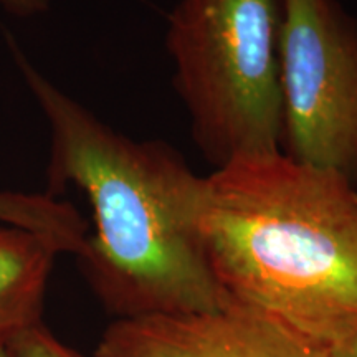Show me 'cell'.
I'll return each instance as SVG.
<instances>
[{"label":"cell","instance_id":"277c9868","mask_svg":"<svg viewBox=\"0 0 357 357\" xmlns=\"http://www.w3.org/2000/svg\"><path fill=\"white\" fill-rule=\"evenodd\" d=\"M281 154L357 189V17L337 0H283Z\"/></svg>","mask_w":357,"mask_h":357},{"label":"cell","instance_id":"3957f363","mask_svg":"<svg viewBox=\"0 0 357 357\" xmlns=\"http://www.w3.org/2000/svg\"><path fill=\"white\" fill-rule=\"evenodd\" d=\"M283 0H178L169 15L172 83L213 171L281 153Z\"/></svg>","mask_w":357,"mask_h":357},{"label":"cell","instance_id":"ba28073f","mask_svg":"<svg viewBox=\"0 0 357 357\" xmlns=\"http://www.w3.org/2000/svg\"><path fill=\"white\" fill-rule=\"evenodd\" d=\"M7 349L12 357H84L63 344L43 323L17 334Z\"/></svg>","mask_w":357,"mask_h":357},{"label":"cell","instance_id":"52a82bcc","mask_svg":"<svg viewBox=\"0 0 357 357\" xmlns=\"http://www.w3.org/2000/svg\"><path fill=\"white\" fill-rule=\"evenodd\" d=\"M0 223L37 231L55 242L63 253L79 255L89 225L73 204L53 195L0 190Z\"/></svg>","mask_w":357,"mask_h":357},{"label":"cell","instance_id":"8fae6325","mask_svg":"<svg viewBox=\"0 0 357 357\" xmlns=\"http://www.w3.org/2000/svg\"><path fill=\"white\" fill-rule=\"evenodd\" d=\"M0 357H12L10 352L7 349V346H0Z\"/></svg>","mask_w":357,"mask_h":357},{"label":"cell","instance_id":"30bf717a","mask_svg":"<svg viewBox=\"0 0 357 357\" xmlns=\"http://www.w3.org/2000/svg\"><path fill=\"white\" fill-rule=\"evenodd\" d=\"M323 357H357V333L352 334L349 339L334 347Z\"/></svg>","mask_w":357,"mask_h":357},{"label":"cell","instance_id":"8992f818","mask_svg":"<svg viewBox=\"0 0 357 357\" xmlns=\"http://www.w3.org/2000/svg\"><path fill=\"white\" fill-rule=\"evenodd\" d=\"M61 253L45 235L0 225V346L43 323L48 278Z\"/></svg>","mask_w":357,"mask_h":357},{"label":"cell","instance_id":"6da1fadb","mask_svg":"<svg viewBox=\"0 0 357 357\" xmlns=\"http://www.w3.org/2000/svg\"><path fill=\"white\" fill-rule=\"evenodd\" d=\"M7 40L50 129L47 194L73 185L91 205L95 231L77 260L98 301L116 319L225 310L200 234L205 177L166 141L114 131Z\"/></svg>","mask_w":357,"mask_h":357},{"label":"cell","instance_id":"5b68a950","mask_svg":"<svg viewBox=\"0 0 357 357\" xmlns=\"http://www.w3.org/2000/svg\"><path fill=\"white\" fill-rule=\"evenodd\" d=\"M95 357H323L275 324L236 307L114 319Z\"/></svg>","mask_w":357,"mask_h":357},{"label":"cell","instance_id":"9c48e42d","mask_svg":"<svg viewBox=\"0 0 357 357\" xmlns=\"http://www.w3.org/2000/svg\"><path fill=\"white\" fill-rule=\"evenodd\" d=\"M0 7L10 15L29 19L50 8V0H0Z\"/></svg>","mask_w":357,"mask_h":357},{"label":"cell","instance_id":"7a4b0ae2","mask_svg":"<svg viewBox=\"0 0 357 357\" xmlns=\"http://www.w3.org/2000/svg\"><path fill=\"white\" fill-rule=\"evenodd\" d=\"M200 234L227 307L326 356L357 333V189L270 154L205 177Z\"/></svg>","mask_w":357,"mask_h":357}]
</instances>
